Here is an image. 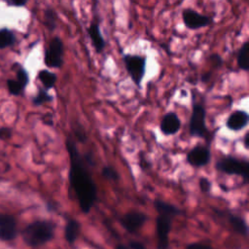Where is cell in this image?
Returning a JSON list of instances; mask_svg holds the SVG:
<instances>
[{
	"instance_id": "1",
	"label": "cell",
	"mask_w": 249,
	"mask_h": 249,
	"mask_svg": "<svg viewBox=\"0 0 249 249\" xmlns=\"http://www.w3.org/2000/svg\"><path fill=\"white\" fill-rule=\"evenodd\" d=\"M65 145L70 160L69 184L82 212L88 214L97 199L96 185L89 171V164L86 162L83 155L80 154L72 137L67 136Z\"/></svg>"
},
{
	"instance_id": "2",
	"label": "cell",
	"mask_w": 249,
	"mask_h": 249,
	"mask_svg": "<svg viewBox=\"0 0 249 249\" xmlns=\"http://www.w3.org/2000/svg\"><path fill=\"white\" fill-rule=\"evenodd\" d=\"M55 224L49 220H36L28 224L21 232L23 241L30 247H39L54 236Z\"/></svg>"
},
{
	"instance_id": "3",
	"label": "cell",
	"mask_w": 249,
	"mask_h": 249,
	"mask_svg": "<svg viewBox=\"0 0 249 249\" xmlns=\"http://www.w3.org/2000/svg\"><path fill=\"white\" fill-rule=\"evenodd\" d=\"M215 168L228 175L241 177L245 182L249 178V161L244 159H238L233 156H225L218 160Z\"/></svg>"
},
{
	"instance_id": "4",
	"label": "cell",
	"mask_w": 249,
	"mask_h": 249,
	"mask_svg": "<svg viewBox=\"0 0 249 249\" xmlns=\"http://www.w3.org/2000/svg\"><path fill=\"white\" fill-rule=\"evenodd\" d=\"M123 60L130 79L136 87L140 88L146 72V57L139 54L125 53L123 55Z\"/></svg>"
},
{
	"instance_id": "5",
	"label": "cell",
	"mask_w": 249,
	"mask_h": 249,
	"mask_svg": "<svg viewBox=\"0 0 249 249\" xmlns=\"http://www.w3.org/2000/svg\"><path fill=\"white\" fill-rule=\"evenodd\" d=\"M206 112L205 108L201 103H195L193 105L192 115L190 119L189 131L191 136L204 138L206 137L208 130L205 123Z\"/></svg>"
},
{
	"instance_id": "6",
	"label": "cell",
	"mask_w": 249,
	"mask_h": 249,
	"mask_svg": "<svg viewBox=\"0 0 249 249\" xmlns=\"http://www.w3.org/2000/svg\"><path fill=\"white\" fill-rule=\"evenodd\" d=\"M173 216L165 213H158L156 218V238L158 249H168L169 232L171 231Z\"/></svg>"
},
{
	"instance_id": "7",
	"label": "cell",
	"mask_w": 249,
	"mask_h": 249,
	"mask_svg": "<svg viewBox=\"0 0 249 249\" xmlns=\"http://www.w3.org/2000/svg\"><path fill=\"white\" fill-rule=\"evenodd\" d=\"M64 46L59 37H53L45 51L44 62L50 68H60L63 64Z\"/></svg>"
},
{
	"instance_id": "8",
	"label": "cell",
	"mask_w": 249,
	"mask_h": 249,
	"mask_svg": "<svg viewBox=\"0 0 249 249\" xmlns=\"http://www.w3.org/2000/svg\"><path fill=\"white\" fill-rule=\"evenodd\" d=\"M182 19L185 26L192 30H196L208 26L212 18L208 16L201 15L193 9H184L182 12Z\"/></svg>"
},
{
	"instance_id": "9",
	"label": "cell",
	"mask_w": 249,
	"mask_h": 249,
	"mask_svg": "<svg viewBox=\"0 0 249 249\" xmlns=\"http://www.w3.org/2000/svg\"><path fill=\"white\" fill-rule=\"evenodd\" d=\"M147 220L148 216L145 213L132 210L121 218V225L128 233H135L143 227Z\"/></svg>"
},
{
	"instance_id": "10",
	"label": "cell",
	"mask_w": 249,
	"mask_h": 249,
	"mask_svg": "<svg viewBox=\"0 0 249 249\" xmlns=\"http://www.w3.org/2000/svg\"><path fill=\"white\" fill-rule=\"evenodd\" d=\"M211 160V152L208 147L196 145L192 148L186 157L187 162L194 167H202L209 163Z\"/></svg>"
},
{
	"instance_id": "11",
	"label": "cell",
	"mask_w": 249,
	"mask_h": 249,
	"mask_svg": "<svg viewBox=\"0 0 249 249\" xmlns=\"http://www.w3.org/2000/svg\"><path fill=\"white\" fill-rule=\"evenodd\" d=\"M18 234L16 219L9 214H0V239L11 241Z\"/></svg>"
},
{
	"instance_id": "12",
	"label": "cell",
	"mask_w": 249,
	"mask_h": 249,
	"mask_svg": "<svg viewBox=\"0 0 249 249\" xmlns=\"http://www.w3.org/2000/svg\"><path fill=\"white\" fill-rule=\"evenodd\" d=\"M160 131L164 135H174L181 128V121L176 113L168 112L166 113L160 124Z\"/></svg>"
},
{
	"instance_id": "13",
	"label": "cell",
	"mask_w": 249,
	"mask_h": 249,
	"mask_svg": "<svg viewBox=\"0 0 249 249\" xmlns=\"http://www.w3.org/2000/svg\"><path fill=\"white\" fill-rule=\"evenodd\" d=\"M249 123V115L243 110L233 111L227 119L226 125L230 130L239 131L246 127Z\"/></svg>"
},
{
	"instance_id": "14",
	"label": "cell",
	"mask_w": 249,
	"mask_h": 249,
	"mask_svg": "<svg viewBox=\"0 0 249 249\" xmlns=\"http://www.w3.org/2000/svg\"><path fill=\"white\" fill-rule=\"evenodd\" d=\"M87 31H88L89 37L91 44L94 47L96 53H102L105 49L106 42L102 36V33L100 31L98 23L95 21H91L89 26L88 27Z\"/></svg>"
},
{
	"instance_id": "15",
	"label": "cell",
	"mask_w": 249,
	"mask_h": 249,
	"mask_svg": "<svg viewBox=\"0 0 249 249\" xmlns=\"http://www.w3.org/2000/svg\"><path fill=\"white\" fill-rule=\"evenodd\" d=\"M227 218L231 227L233 229L234 231H236L237 233L243 236L248 235V226L243 217L230 212L227 214Z\"/></svg>"
},
{
	"instance_id": "16",
	"label": "cell",
	"mask_w": 249,
	"mask_h": 249,
	"mask_svg": "<svg viewBox=\"0 0 249 249\" xmlns=\"http://www.w3.org/2000/svg\"><path fill=\"white\" fill-rule=\"evenodd\" d=\"M80 223L75 219H69L64 228V237L68 244L72 245L77 240L80 233Z\"/></svg>"
},
{
	"instance_id": "17",
	"label": "cell",
	"mask_w": 249,
	"mask_h": 249,
	"mask_svg": "<svg viewBox=\"0 0 249 249\" xmlns=\"http://www.w3.org/2000/svg\"><path fill=\"white\" fill-rule=\"evenodd\" d=\"M249 42L245 41L242 46L239 48L237 54H236V62L237 66L243 70L248 71L249 70Z\"/></svg>"
},
{
	"instance_id": "18",
	"label": "cell",
	"mask_w": 249,
	"mask_h": 249,
	"mask_svg": "<svg viewBox=\"0 0 249 249\" xmlns=\"http://www.w3.org/2000/svg\"><path fill=\"white\" fill-rule=\"evenodd\" d=\"M154 205H155V208L158 211V213H165V214L172 215L173 217L180 215L182 213V211L179 207H177L176 205H174L172 203L163 201L161 199H156L154 202Z\"/></svg>"
},
{
	"instance_id": "19",
	"label": "cell",
	"mask_w": 249,
	"mask_h": 249,
	"mask_svg": "<svg viewBox=\"0 0 249 249\" xmlns=\"http://www.w3.org/2000/svg\"><path fill=\"white\" fill-rule=\"evenodd\" d=\"M38 79L42 83L44 89L49 90V89H53L55 86V83H56V80H57V76L53 72H51V71H49L47 69H43V70L39 71Z\"/></svg>"
},
{
	"instance_id": "20",
	"label": "cell",
	"mask_w": 249,
	"mask_h": 249,
	"mask_svg": "<svg viewBox=\"0 0 249 249\" xmlns=\"http://www.w3.org/2000/svg\"><path fill=\"white\" fill-rule=\"evenodd\" d=\"M17 41L15 33L9 28L0 29V50L12 47Z\"/></svg>"
},
{
	"instance_id": "21",
	"label": "cell",
	"mask_w": 249,
	"mask_h": 249,
	"mask_svg": "<svg viewBox=\"0 0 249 249\" xmlns=\"http://www.w3.org/2000/svg\"><path fill=\"white\" fill-rule=\"evenodd\" d=\"M56 21L57 19L55 12L51 8L46 9L44 12V24L46 28L51 32L54 31V29L56 28Z\"/></svg>"
},
{
	"instance_id": "22",
	"label": "cell",
	"mask_w": 249,
	"mask_h": 249,
	"mask_svg": "<svg viewBox=\"0 0 249 249\" xmlns=\"http://www.w3.org/2000/svg\"><path fill=\"white\" fill-rule=\"evenodd\" d=\"M53 96L48 92L44 88H39L36 95L32 98V103L34 106H40L45 103H49L53 101Z\"/></svg>"
},
{
	"instance_id": "23",
	"label": "cell",
	"mask_w": 249,
	"mask_h": 249,
	"mask_svg": "<svg viewBox=\"0 0 249 249\" xmlns=\"http://www.w3.org/2000/svg\"><path fill=\"white\" fill-rule=\"evenodd\" d=\"M7 88H8L9 93L15 96L21 94L24 90L22 86L17 80H12V79L7 80Z\"/></svg>"
},
{
	"instance_id": "24",
	"label": "cell",
	"mask_w": 249,
	"mask_h": 249,
	"mask_svg": "<svg viewBox=\"0 0 249 249\" xmlns=\"http://www.w3.org/2000/svg\"><path fill=\"white\" fill-rule=\"evenodd\" d=\"M21 86L23 89L26 88V86L29 83V75L28 72L26 71V69L24 67H22L21 65L18 66V70H17V79H16Z\"/></svg>"
},
{
	"instance_id": "25",
	"label": "cell",
	"mask_w": 249,
	"mask_h": 249,
	"mask_svg": "<svg viewBox=\"0 0 249 249\" xmlns=\"http://www.w3.org/2000/svg\"><path fill=\"white\" fill-rule=\"evenodd\" d=\"M101 173H102V176H103V177H105L106 179H109V180L117 181V180L120 178L118 171H117L114 167H112V166H110V165L104 166V167L102 168Z\"/></svg>"
},
{
	"instance_id": "26",
	"label": "cell",
	"mask_w": 249,
	"mask_h": 249,
	"mask_svg": "<svg viewBox=\"0 0 249 249\" xmlns=\"http://www.w3.org/2000/svg\"><path fill=\"white\" fill-rule=\"evenodd\" d=\"M73 131H74V135L76 136V138L78 139L79 142L84 143L87 140V133H86L84 127L80 124H77V125L74 127Z\"/></svg>"
},
{
	"instance_id": "27",
	"label": "cell",
	"mask_w": 249,
	"mask_h": 249,
	"mask_svg": "<svg viewBox=\"0 0 249 249\" xmlns=\"http://www.w3.org/2000/svg\"><path fill=\"white\" fill-rule=\"evenodd\" d=\"M198 184H199V188H200L201 192H203V193H208V192L210 191L211 182H210L207 178L201 177V178L199 179Z\"/></svg>"
},
{
	"instance_id": "28",
	"label": "cell",
	"mask_w": 249,
	"mask_h": 249,
	"mask_svg": "<svg viewBox=\"0 0 249 249\" xmlns=\"http://www.w3.org/2000/svg\"><path fill=\"white\" fill-rule=\"evenodd\" d=\"M186 249H213L210 245L202 242H193L187 245Z\"/></svg>"
},
{
	"instance_id": "29",
	"label": "cell",
	"mask_w": 249,
	"mask_h": 249,
	"mask_svg": "<svg viewBox=\"0 0 249 249\" xmlns=\"http://www.w3.org/2000/svg\"><path fill=\"white\" fill-rule=\"evenodd\" d=\"M209 60L214 67H220L223 64V59L218 53H213L209 56Z\"/></svg>"
},
{
	"instance_id": "30",
	"label": "cell",
	"mask_w": 249,
	"mask_h": 249,
	"mask_svg": "<svg viewBox=\"0 0 249 249\" xmlns=\"http://www.w3.org/2000/svg\"><path fill=\"white\" fill-rule=\"evenodd\" d=\"M12 132L13 131L11 127H7V126L0 127V139L2 140L9 139L12 136Z\"/></svg>"
},
{
	"instance_id": "31",
	"label": "cell",
	"mask_w": 249,
	"mask_h": 249,
	"mask_svg": "<svg viewBox=\"0 0 249 249\" xmlns=\"http://www.w3.org/2000/svg\"><path fill=\"white\" fill-rule=\"evenodd\" d=\"M5 2L9 6H14V7H23L26 5L28 0H5Z\"/></svg>"
},
{
	"instance_id": "32",
	"label": "cell",
	"mask_w": 249,
	"mask_h": 249,
	"mask_svg": "<svg viewBox=\"0 0 249 249\" xmlns=\"http://www.w3.org/2000/svg\"><path fill=\"white\" fill-rule=\"evenodd\" d=\"M128 247L129 249H147L142 242L137 240H131L128 244Z\"/></svg>"
},
{
	"instance_id": "33",
	"label": "cell",
	"mask_w": 249,
	"mask_h": 249,
	"mask_svg": "<svg viewBox=\"0 0 249 249\" xmlns=\"http://www.w3.org/2000/svg\"><path fill=\"white\" fill-rule=\"evenodd\" d=\"M43 123L45 124H48V125H53V116L51 115V114H46L44 117H43Z\"/></svg>"
},
{
	"instance_id": "34",
	"label": "cell",
	"mask_w": 249,
	"mask_h": 249,
	"mask_svg": "<svg viewBox=\"0 0 249 249\" xmlns=\"http://www.w3.org/2000/svg\"><path fill=\"white\" fill-rule=\"evenodd\" d=\"M243 143H244V147L246 148V149H248V147H249V132H246L245 133V135H244V139H243Z\"/></svg>"
},
{
	"instance_id": "35",
	"label": "cell",
	"mask_w": 249,
	"mask_h": 249,
	"mask_svg": "<svg viewBox=\"0 0 249 249\" xmlns=\"http://www.w3.org/2000/svg\"><path fill=\"white\" fill-rule=\"evenodd\" d=\"M211 77V73H206V74H204L202 77H201V81L202 82H207L208 80H209V78Z\"/></svg>"
},
{
	"instance_id": "36",
	"label": "cell",
	"mask_w": 249,
	"mask_h": 249,
	"mask_svg": "<svg viewBox=\"0 0 249 249\" xmlns=\"http://www.w3.org/2000/svg\"><path fill=\"white\" fill-rule=\"evenodd\" d=\"M115 249H129V247H127V246H125L124 244H122V243H119V244H117L116 245V247H115Z\"/></svg>"
}]
</instances>
